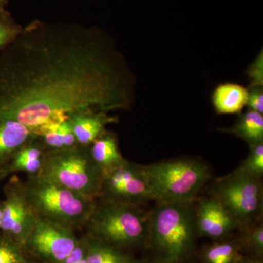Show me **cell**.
Returning a JSON list of instances; mask_svg holds the SVG:
<instances>
[{
	"label": "cell",
	"instance_id": "obj_6",
	"mask_svg": "<svg viewBox=\"0 0 263 263\" xmlns=\"http://www.w3.org/2000/svg\"><path fill=\"white\" fill-rule=\"evenodd\" d=\"M40 176L85 196L97 199L103 172L89 154V146H76L46 152Z\"/></svg>",
	"mask_w": 263,
	"mask_h": 263
},
{
	"label": "cell",
	"instance_id": "obj_31",
	"mask_svg": "<svg viewBox=\"0 0 263 263\" xmlns=\"http://www.w3.org/2000/svg\"><path fill=\"white\" fill-rule=\"evenodd\" d=\"M195 258H196V257H195V258L193 259H188V260L181 261V262L176 263H198V262H197V260H195Z\"/></svg>",
	"mask_w": 263,
	"mask_h": 263
},
{
	"label": "cell",
	"instance_id": "obj_1",
	"mask_svg": "<svg viewBox=\"0 0 263 263\" xmlns=\"http://www.w3.org/2000/svg\"><path fill=\"white\" fill-rule=\"evenodd\" d=\"M131 76L100 29L34 20L0 51V122L36 136L84 109H129Z\"/></svg>",
	"mask_w": 263,
	"mask_h": 263
},
{
	"label": "cell",
	"instance_id": "obj_7",
	"mask_svg": "<svg viewBox=\"0 0 263 263\" xmlns=\"http://www.w3.org/2000/svg\"><path fill=\"white\" fill-rule=\"evenodd\" d=\"M209 195L226 208L236 221L238 230L262 219V179L235 170L213 181Z\"/></svg>",
	"mask_w": 263,
	"mask_h": 263
},
{
	"label": "cell",
	"instance_id": "obj_16",
	"mask_svg": "<svg viewBox=\"0 0 263 263\" xmlns=\"http://www.w3.org/2000/svg\"><path fill=\"white\" fill-rule=\"evenodd\" d=\"M248 89L241 85L224 83L213 92V106L218 114H240L247 105Z\"/></svg>",
	"mask_w": 263,
	"mask_h": 263
},
{
	"label": "cell",
	"instance_id": "obj_25",
	"mask_svg": "<svg viewBox=\"0 0 263 263\" xmlns=\"http://www.w3.org/2000/svg\"><path fill=\"white\" fill-rule=\"evenodd\" d=\"M250 85L249 88L262 87L263 86V52H259L255 60L249 66L247 70Z\"/></svg>",
	"mask_w": 263,
	"mask_h": 263
},
{
	"label": "cell",
	"instance_id": "obj_17",
	"mask_svg": "<svg viewBox=\"0 0 263 263\" xmlns=\"http://www.w3.org/2000/svg\"><path fill=\"white\" fill-rule=\"evenodd\" d=\"M34 136L28 127L20 123L0 122V173L16 151Z\"/></svg>",
	"mask_w": 263,
	"mask_h": 263
},
{
	"label": "cell",
	"instance_id": "obj_30",
	"mask_svg": "<svg viewBox=\"0 0 263 263\" xmlns=\"http://www.w3.org/2000/svg\"><path fill=\"white\" fill-rule=\"evenodd\" d=\"M3 201L0 200V228L2 226V218H3Z\"/></svg>",
	"mask_w": 263,
	"mask_h": 263
},
{
	"label": "cell",
	"instance_id": "obj_27",
	"mask_svg": "<svg viewBox=\"0 0 263 263\" xmlns=\"http://www.w3.org/2000/svg\"><path fill=\"white\" fill-rule=\"evenodd\" d=\"M249 110L263 114V90L262 87L248 88V98L247 105Z\"/></svg>",
	"mask_w": 263,
	"mask_h": 263
},
{
	"label": "cell",
	"instance_id": "obj_29",
	"mask_svg": "<svg viewBox=\"0 0 263 263\" xmlns=\"http://www.w3.org/2000/svg\"><path fill=\"white\" fill-rule=\"evenodd\" d=\"M10 0H0V9H5Z\"/></svg>",
	"mask_w": 263,
	"mask_h": 263
},
{
	"label": "cell",
	"instance_id": "obj_14",
	"mask_svg": "<svg viewBox=\"0 0 263 263\" xmlns=\"http://www.w3.org/2000/svg\"><path fill=\"white\" fill-rule=\"evenodd\" d=\"M89 154L103 174L114 168L126 159L123 157L117 135L106 130L89 146Z\"/></svg>",
	"mask_w": 263,
	"mask_h": 263
},
{
	"label": "cell",
	"instance_id": "obj_8",
	"mask_svg": "<svg viewBox=\"0 0 263 263\" xmlns=\"http://www.w3.org/2000/svg\"><path fill=\"white\" fill-rule=\"evenodd\" d=\"M97 199L135 206H143L154 201L144 165L126 160L104 173Z\"/></svg>",
	"mask_w": 263,
	"mask_h": 263
},
{
	"label": "cell",
	"instance_id": "obj_11",
	"mask_svg": "<svg viewBox=\"0 0 263 263\" xmlns=\"http://www.w3.org/2000/svg\"><path fill=\"white\" fill-rule=\"evenodd\" d=\"M195 219L198 238L212 240L230 238L238 231V224L220 202L210 195L195 200Z\"/></svg>",
	"mask_w": 263,
	"mask_h": 263
},
{
	"label": "cell",
	"instance_id": "obj_18",
	"mask_svg": "<svg viewBox=\"0 0 263 263\" xmlns=\"http://www.w3.org/2000/svg\"><path fill=\"white\" fill-rule=\"evenodd\" d=\"M238 137L249 146L263 143V115L254 110H248L240 114L233 127L219 129Z\"/></svg>",
	"mask_w": 263,
	"mask_h": 263
},
{
	"label": "cell",
	"instance_id": "obj_24",
	"mask_svg": "<svg viewBox=\"0 0 263 263\" xmlns=\"http://www.w3.org/2000/svg\"><path fill=\"white\" fill-rule=\"evenodd\" d=\"M236 170L252 177L262 179L263 143L249 146L248 157Z\"/></svg>",
	"mask_w": 263,
	"mask_h": 263
},
{
	"label": "cell",
	"instance_id": "obj_19",
	"mask_svg": "<svg viewBox=\"0 0 263 263\" xmlns=\"http://www.w3.org/2000/svg\"><path fill=\"white\" fill-rule=\"evenodd\" d=\"M86 236L87 263H148L145 258H137L130 252L95 239L89 235Z\"/></svg>",
	"mask_w": 263,
	"mask_h": 263
},
{
	"label": "cell",
	"instance_id": "obj_15",
	"mask_svg": "<svg viewBox=\"0 0 263 263\" xmlns=\"http://www.w3.org/2000/svg\"><path fill=\"white\" fill-rule=\"evenodd\" d=\"M196 256L198 263H240L247 257L235 235L224 239L212 240L204 245Z\"/></svg>",
	"mask_w": 263,
	"mask_h": 263
},
{
	"label": "cell",
	"instance_id": "obj_26",
	"mask_svg": "<svg viewBox=\"0 0 263 263\" xmlns=\"http://www.w3.org/2000/svg\"><path fill=\"white\" fill-rule=\"evenodd\" d=\"M87 236L84 234L78 238L75 248L62 263H87Z\"/></svg>",
	"mask_w": 263,
	"mask_h": 263
},
{
	"label": "cell",
	"instance_id": "obj_3",
	"mask_svg": "<svg viewBox=\"0 0 263 263\" xmlns=\"http://www.w3.org/2000/svg\"><path fill=\"white\" fill-rule=\"evenodd\" d=\"M149 210L97 199L84 229L86 234L130 252L146 249Z\"/></svg>",
	"mask_w": 263,
	"mask_h": 263
},
{
	"label": "cell",
	"instance_id": "obj_9",
	"mask_svg": "<svg viewBox=\"0 0 263 263\" xmlns=\"http://www.w3.org/2000/svg\"><path fill=\"white\" fill-rule=\"evenodd\" d=\"M3 218L0 231L25 247L38 216L29 202L24 181L18 176H10L3 186Z\"/></svg>",
	"mask_w": 263,
	"mask_h": 263
},
{
	"label": "cell",
	"instance_id": "obj_20",
	"mask_svg": "<svg viewBox=\"0 0 263 263\" xmlns=\"http://www.w3.org/2000/svg\"><path fill=\"white\" fill-rule=\"evenodd\" d=\"M35 136L42 142L46 152L67 149L78 146L76 137L67 120L43 128Z\"/></svg>",
	"mask_w": 263,
	"mask_h": 263
},
{
	"label": "cell",
	"instance_id": "obj_13",
	"mask_svg": "<svg viewBox=\"0 0 263 263\" xmlns=\"http://www.w3.org/2000/svg\"><path fill=\"white\" fill-rule=\"evenodd\" d=\"M46 154L42 142L37 136L32 137L16 151L0 173V180L5 179L16 173H24L27 177L40 176Z\"/></svg>",
	"mask_w": 263,
	"mask_h": 263
},
{
	"label": "cell",
	"instance_id": "obj_21",
	"mask_svg": "<svg viewBox=\"0 0 263 263\" xmlns=\"http://www.w3.org/2000/svg\"><path fill=\"white\" fill-rule=\"evenodd\" d=\"M234 235L246 257L262 260V219L238 230Z\"/></svg>",
	"mask_w": 263,
	"mask_h": 263
},
{
	"label": "cell",
	"instance_id": "obj_4",
	"mask_svg": "<svg viewBox=\"0 0 263 263\" xmlns=\"http://www.w3.org/2000/svg\"><path fill=\"white\" fill-rule=\"evenodd\" d=\"M26 193L37 215L67 227L84 230L97 199L85 196L42 176L27 177Z\"/></svg>",
	"mask_w": 263,
	"mask_h": 263
},
{
	"label": "cell",
	"instance_id": "obj_28",
	"mask_svg": "<svg viewBox=\"0 0 263 263\" xmlns=\"http://www.w3.org/2000/svg\"><path fill=\"white\" fill-rule=\"evenodd\" d=\"M240 263H263L262 259H257L245 257Z\"/></svg>",
	"mask_w": 263,
	"mask_h": 263
},
{
	"label": "cell",
	"instance_id": "obj_10",
	"mask_svg": "<svg viewBox=\"0 0 263 263\" xmlns=\"http://www.w3.org/2000/svg\"><path fill=\"white\" fill-rule=\"evenodd\" d=\"M78 238L70 228L38 216L25 247L38 262L62 263L75 248Z\"/></svg>",
	"mask_w": 263,
	"mask_h": 263
},
{
	"label": "cell",
	"instance_id": "obj_12",
	"mask_svg": "<svg viewBox=\"0 0 263 263\" xmlns=\"http://www.w3.org/2000/svg\"><path fill=\"white\" fill-rule=\"evenodd\" d=\"M78 145L88 147L107 130L109 124L119 122L117 117L92 109H84L70 114L67 119Z\"/></svg>",
	"mask_w": 263,
	"mask_h": 263
},
{
	"label": "cell",
	"instance_id": "obj_23",
	"mask_svg": "<svg viewBox=\"0 0 263 263\" xmlns=\"http://www.w3.org/2000/svg\"><path fill=\"white\" fill-rule=\"evenodd\" d=\"M23 27L6 10L0 9V51L9 46L22 32Z\"/></svg>",
	"mask_w": 263,
	"mask_h": 263
},
{
	"label": "cell",
	"instance_id": "obj_5",
	"mask_svg": "<svg viewBox=\"0 0 263 263\" xmlns=\"http://www.w3.org/2000/svg\"><path fill=\"white\" fill-rule=\"evenodd\" d=\"M144 167L155 202H195L211 179L207 164L195 159L163 161Z\"/></svg>",
	"mask_w": 263,
	"mask_h": 263
},
{
	"label": "cell",
	"instance_id": "obj_2",
	"mask_svg": "<svg viewBox=\"0 0 263 263\" xmlns=\"http://www.w3.org/2000/svg\"><path fill=\"white\" fill-rule=\"evenodd\" d=\"M195 201L155 202L149 210L145 250L148 263H176L196 257Z\"/></svg>",
	"mask_w": 263,
	"mask_h": 263
},
{
	"label": "cell",
	"instance_id": "obj_22",
	"mask_svg": "<svg viewBox=\"0 0 263 263\" xmlns=\"http://www.w3.org/2000/svg\"><path fill=\"white\" fill-rule=\"evenodd\" d=\"M0 263H41L29 253L25 247L0 231Z\"/></svg>",
	"mask_w": 263,
	"mask_h": 263
}]
</instances>
